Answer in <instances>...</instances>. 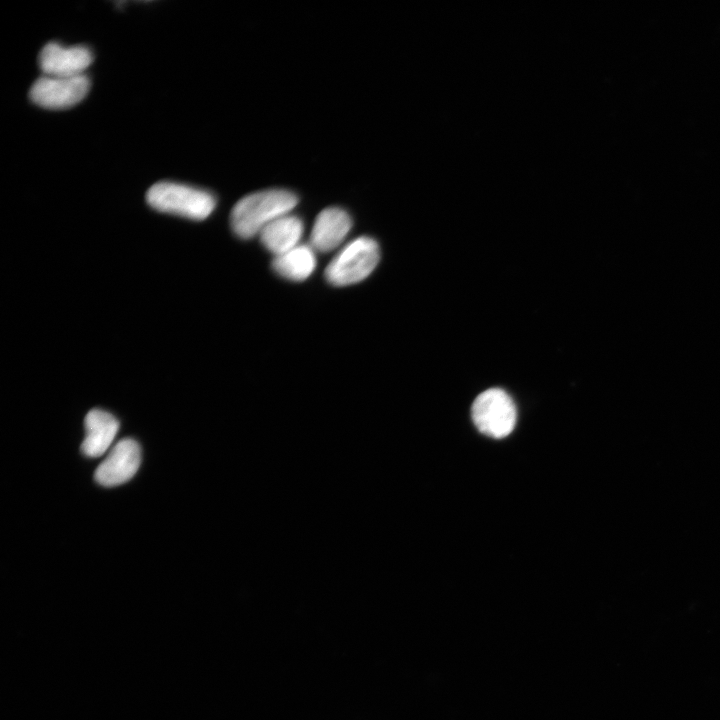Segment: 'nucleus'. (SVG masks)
I'll return each instance as SVG.
<instances>
[{"label":"nucleus","mask_w":720,"mask_h":720,"mask_svg":"<svg viewBox=\"0 0 720 720\" xmlns=\"http://www.w3.org/2000/svg\"><path fill=\"white\" fill-rule=\"evenodd\" d=\"M85 438L82 452L88 457H99L110 447L118 429V420L109 412L92 409L85 417Z\"/></svg>","instance_id":"nucleus-9"},{"label":"nucleus","mask_w":720,"mask_h":720,"mask_svg":"<svg viewBox=\"0 0 720 720\" xmlns=\"http://www.w3.org/2000/svg\"><path fill=\"white\" fill-rule=\"evenodd\" d=\"M141 462L139 444L131 439L120 440L95 471V480L102 486H116L130 480Z\"/></svg>","instance_id":"nucleus-6"},{"label":"nucleus","mask_w":720,"mask_h":720,"mask_svg":"<svg viewBox=\"0 0 720 720\" xmlns=\"http://www.w3.org/2000/svg\"><path fill=\"white\" fill-rule=\"evenodd\" d=\"M316 265L315 250L307 244H299L272 261V268L279 276L296 282L310 277Z\"/></svg>","instance_id":"nucleus-11"},{"label":"nucleus","mask_w":720,"mask_h":720,"mask_svg":"<svg viewBox=\"0 0 720 720\" xmlns=\"http://www.w3.org/2000/svg\"><path fill=\"white\" fill-rule=\"evenodd\" d=\"M146 200L157 211L193 220L207 218L216 205L211 193L171 181L153 184L146 193Z\"/></svg>","instance_id":"nucleus-2"},{"label":"nucleus","mask_w":720,"mask_h":720,"mask_svg":"<svg viewBox=\"0 0 720 720\" xmlns=\"http://www.w3.org/2000/svg\"><path fill=\"white\" fill-rule=\"evenodd\" d=\"M93 61V54L85 46H63L56 42L46 44L39 54V66L45 75L77 76Z\"/></svg>","instance_id":"nucleus-7"},{"label":"nucleus","mask_w":720,"mask_h":720,"mask_svg":"<svg viewBox=\"0 0 720 720\" xmlns=\"http://www.w3.org/2000/svg\"><path fill=\"white\" fill-rule=\"evenodd\" d=\"M297 203L298 197L286 189H266L246 195L231 211L233 232L242 239L259 235L269 223L289 214Z\"/></svg>","instance_id":"nucleus-1"},{"label":"nucleus","mask_w":720,"mask_h":720,"mask_svg":"<svg viewBox=\"0 0 720 720\" xmlns=\"http://www.w3.org/2000/svg\"><path fill=\"white\" fill-rule=\"evenodd\" d=\"M379 260L380 248L377 241L368 236H360L338 251L325 268L324 276L333 286L356 284L374 271Z\"/></svg>","instance_id":"nucleus-3"},{"label":"nucleus","mask_w":720,"mask_h":720,"mask_svg":"<svg viewBox=\"0 0 720 720\" xmlns=\"http://www.w3.org/2000/svg\"><path fill=\"white\" fill-rule=\"evenodd\" d=\"M471 412L477 429L492 438L508 436L516 424L515 404L512 398L499 388L480 393L472 404Z\"/></svg>","instance_id":"nucleus-4"},{"label":"nucleus","mask_w":720,"mask_h":720,"mask_svg":"<svg viewBox=\"0 0 720 720\" xmlns=\"http://www.w3.org/2000/svg\"><path fill=\"white\" fill-rule=\"evenodd\" d=\"M302 234V220L289 213L269 223L259 233V238L265 249L278 256L299 245Z\"/></svg>","instance_id":"nucleus-10"},{"label":"nucleus","mask_w":720,"mask_h":720,"mask_svg":"<svg viewBox=\"0 0 720 720\" xmlns=\"http://www.w3.org/2000/svg\"><path fill=\"white\" fill-rule=\"evenodd\" d=\"M352 227L350 215L339 207H328L316 217L310 233V246L318 252L327 253L344 241Z\"/></svg>","instance_id":"nucleus-8"},{"label":"nucleus","mask_w":720,"mask_h":720,"mask_svg":"<svg viewBox=\"0 0 720 720\" xmlns=\"http://www.w3.org/2000/svg\"><path fill=\"white\" fill-rule=\"evenodd\" d=\"M90 81L85 74L38 78L31 86L29 97L46 109H65L79 103L88 93Z\"/></svg>","instance_id":"nucleus-5"}]
</instances>
